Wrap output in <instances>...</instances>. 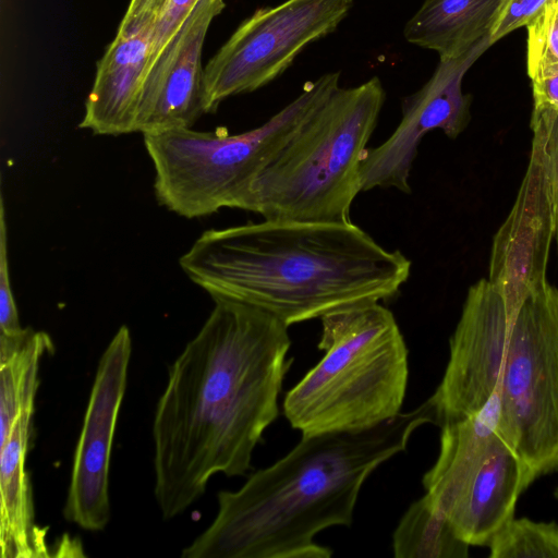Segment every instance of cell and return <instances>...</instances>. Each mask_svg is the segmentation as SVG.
<instances>
[{
	"instance_id": "obj_5",
	"label": "cell",
	"mask_w": 558,
	"mask_h": 558,
	"mask_svg": "<svg viewBox=\"0 0 558 558\" xmlns=\"http://www.w3.org/2000/svg\"><path fill=\"white\" fill-rule=\"evenodd\" d=\"M386 92L374 76L336 88L252 181L236 208L264 219L350 222Z\"/></svg>"
},
{
	"instance_id": "obj_28",
	"label": "cell",
	"mask_w": 558,
	"mask_h": 558,
	"mask_svg": "<svg viewBox=\"0 0 558 558\" xmlns=\"http://www.w3.org/2000/svg\"><path fill=\"white\" fill-rule=\"evenodd\" d=\"M166 0H131L117 34L128 36L154 24Z\"/></svg>"
},
{
	"instance_id": "obj_3",
	"label": "cell",
	"mask_w": 558,
	"mask_h": 558,
	"mask_svg": "<svg viewBox=\"0 0 558 558\" xmlns=\"http://www.w3.org/2000/svg\"><path fill=\"white\" fill-rule=\"evenodd\" d=\"M435 424L430 399L371 429L302 436L281 459L217 495L211 524L183 558H329L316 542L331 526H350L363 484L404 451L416 429Z\"/></svg>"
},
{
	"instance_id": "obj_1",
	"label": "cell",
	"mask_w": 558,
	"mask_h": 558,
	"mask_svg": "<svg viewBox=\"0 0 558 558\" xmlns=\"http://www.w3.org/2000/svg\"><path fill=\"white\" fill-rule=\"evenodd\" d=\"M169 368L153 422L154 495L163 520L183 513L216 474L243 476L279 415L292 359L289 326L225 296Z\"/></svg>"
},
{
	"instance_id": "obj_15",
	"label": "cell",
	"mask_w": 558,
	"mask_h": 558,
	"mask_svg": "<svg viewBox=\"0 0 558 558\" xmlns=\"http://www.w3.org/2000/svg\"><path fill=\"white\" fill-rule=\"evenodd\" d=\"M534 481L527 466L497 433L486 461L447 518L468 545L487 546L514 517L519 496Z\"/></svg>"
},
{
	"instance_id": "obj_16",
	"label": "cell",
	"mask_w": 558,
	"mask_h": 558,
	"mask_svg": "<svg viewBox=\"0 0 558 558\" xmlns=\"http://www.w3.org/2000/svg\"><path fill=\"white\" fill-rule=\"evenodd\" d=\"M500 386L477 412L439 426L438 457L422 483L425 493L446 515L468 490L489 454L498 433Z\"/></svg>"
},
{
	"instance_id": "obj_20",
	"label": "cell",
	"mask_w": 558,
	"mask_h": 558,
	"mask_svg": "<svg viewBox=\"0 0 558 558\" xmlns=\"http://www.w3.org/2000/svg\"><path fill=\"white\" fill-rule=\"evenodd\" d=\"M469 547L426 493L409 506L392 534L396 558H466Z\"/></svg>"
},
{
	"instance_id": "obj_27",
	"label": "cell",
	"mask_w": 558,
	"mask_h": 558,
	"mask_svg": "<svg viewBox=\"0 0 558 558\" xmlns=\"http://www.w3.org/2000/svg\"><path fill=\"white\" fill-rule=\"evenodd\" d=\"M535 105L558 110V61H541L527 66Z\"/></svg>"
},
{
	"instance_id": "obj_12",
	"label": "cell",
	"mask_w": 558,
	"mask_h": 558,
	"mask_svg": "<svg viewBox=\"0 0 558 558\" xmlns=\"http://www.w3.org/2000/svg\"><path fill=\"white\" fill-rule=\"evenodd\" d=\"M492 46L486 36L462 56L440 60L432 77L402 100V118L379 146L368 148L362 159V192L393 187L410 194V172L423 137L440 129L449 138L468 126L470 96L462 92V78L471 65Z\"/></svg>"
},
{
	"instance_id": "obj_24",
	"label": "cell",
	"mask_w": 558,
	"mask_h": 558,
	"mask_svg": "<svg viewBox=\"0 0 558 558\" xmlns=\"http://www.w3.org/2000/svg\"><path fill=\"white\" fill-rule=\"evenodd\" d=\"M198 0H166L154 23L148 69L174 36ZM147 73V72H146Z\"/></svg>"
},
{
	"instance_id": "obj_19",
	"label": "cell",
	"mask_w": 558,
	"mask_h": 558,
	"mask_svg": "<svg viewBox=\"0 0 558 558\" xmlns=\"http://www.w3.org/2000/svg\"><path fill=\"white\" fill-rule=\"evenodd\" d=\"M52 349L48 333L29 327L17 337H0V442L23 411H35L40 360Z\"/></svg>"
},
{
	"instance_id": "obj_2",
	"label": "cell",
	"mask_w": 558,
	"mask_h": 558,
	"mask_svg": "<svg viewBox=\"0 0 558 558\" xmlns=\"http://www.w3.org/2000/svg\"><path fill=\"white\" fill-rule=\"evenodd\" d=\"M214 296L257 306L287 326L395 298L410 259L350 222L264 219L209 229L179 260Z\"/></svg>"
},
{
	"instance_id": "obj_17",
	"label": "cell",
	"mask_w": 558,
	"mask_h": 558,
	"mask_svg": "<svg viewBox=\"0 0 558 558\" xmlns=\"http://www.w3.org/2000/svg\"><path fill=\"white\" fill-rule=\"evenodd\" d=\"M34 410L23 411L0 442V549L1 558L51 556L47 532L37 525L26 458Z\"/></svg>"
},
{
	"instance_id": "obj_21",
	"label": "cell",
	"mask_w": 558,
	"mask_h": 558,
	"mask_svg": "<svg viewBox=\"0 0 558 558\" xmlns=\"http://www.w3.org/2000/svg\"><path fill=\"white\" fill-rule=\"evenodd\" d=\"M487 546L489 558H558V524L513 517Z\"/></svg>"
},
{
	"instance_id": "obj_30",
	"label": "cell",
	"mask_w": 558,
	"mask_h": 558,
	"mask_svg": "<svg viewBox=\"0 0 558 558\" xmlns=\"http://www.w3.org/2000/svg\"><path fill=\"white\" fill-rule=\"evenodd\" d=\"M558 2V0H556Z\"/></svg>"
},
{
	"instance_id": "obj_25",
	"label": "cell",
	"mask_w": 558,
	"mask_h": 558,
	"mask_svg": "<svg viewBox=\"0 0 558 558\" xmlns=\"http://www.w3.org/2000/svg\"><path fill=\"white\" fill-rule=\"evenodd\" d=\"M533 109L542 116L546 130L548 175L555 215V243L558 250V110L535 104Z\"/></svg>"
},
{
	"instance_id": "obj_11",
	"label": "cell",
	"mask_w": 558,
	"mask_h": 558,
	"mask_svg": "<svg viewBox=\"0 0 558 558\" xmlns=\"http://www.w3.org/2000/svg\"><path fill=\"white\" fill-rule=\"evenodd\" d=\"M131 353V332L123 325L99 360L74 451L63 517L89 532L102 531L110 521V458Z\"/></svg>"
},
{
	"instance_id": "obj_9",
	"label": "cell",
	"mask_w": 558,
	"mask_h": 558,
	"mask_svg": "<svg viewBox=\"0 0 558 558\" xmlns=\"http://www.w3.org/2000/svg\"><path fill=\"white\" fill-rule=\"evenodd\" d=\"M532 146L515 201L493 238L488 280L504 298L509 323L523 302L547 282L555 215L542 116H531Z\"/></svg>"
},
{
	"instance_id": "obj_7",
	"label": "cell",
	"mask_w": 558,
	"mask_h": 558,
	"mask_svg": "<svg viewBox=\"0 0 558 558\" xmlns=\"http://www.w3.org/2000/svg\"><path fill=\"white\" fill-rule=\"evenodd\" d=\"M498 433L534 480L558 471V287L521 305L510 330Z\"/></svg>"
},
{
	"instance_id": "obj_23",
	"label": "cell",
	"mask_w": 558,
	"mask_h": 558,
	"mask_svg": "<svg viewBox=\"0 0 558 558\" xmlns=\"http://www.w3.org/2000/svg\"><path fill=\"white\" fill-rule=\"evenodd\" d=\"M25 328L21 326L17 306L12 293L9 251L8 227L3 197H0V337H17Z\"/></svg>"
},
{
	"instance_id": "obj_4",
	"label": "cell",
	"mask_w": 558,
	"mask_h": 558,
	"mask_svg": "<svg viewBox=\"0 0 558 558\" xmlns=\"http://www.w3.org/2000/svg\"><path fill=\"white\" fill-rule=\"evenodd\" d=\"M320 320L324 355L283 399L291 427L302 436L361 432L401 413L409 360L392 312L369 301Z\"/></svg>"
},
{
	"instance_id": "obj_13",
	"label": "cell",
	"mask_w": 558,
	"mask_h": 558,
	"mask_svg": "<svg viewBox=\"0 0 558 558\" xmlns=\"http://www.w3.org/2000/svg\"><path fill=\"white\" fill-rule=\"evenodd\" d=\"M223 0H198L146 73L136 121L142 134L191 128L203 108L202 54Z\"/></svg>"
},
{
	"instance_id": "obj_26",
	"label": "cell",
	"mask_w": 558,
	"mask_h": 558,
	"mask_svg": "<svg viewBox=\"0 0 558 558\" xmlns=\"http://www.w3.org/2000/svg\"><path fill=\"white\" fill-rule=\"evenodd\" d=\"M549 0H507L490 33L492 45L526 26Z\"/></svg>"
},
{
	"instance_id": "obj_14",
	"label": "cell",
	"mask_w": 558,
	"mask_h": 558,
	"mask_svg": "<svg viewBox=\"0 0 558 558\" xmlns=\"http://www.w3.org/2000/svg\"><path fill=\"white\" fill-rule=\"evenodd\" d=\"M153 32L150 24L128 36L116 35L97 62L81 129L97 135L136 132Z\"/></svg>"
},
{
	"instance_id": "obj_18",
	"label": "cell",
	"mask_w": 558,
	"mask_h": 558,
	"mask_svg": "<svg viewBox=\"0 0 558 558\" xmlns=\"http://www.w3.org/2000/svg\"><path fill=\"white\" fill-rule=\"evenodd\" d=\"M507 0H424L407 22L404 38L434 50L440 60L458 58L492 29Z\"/></svg>"
},
{
	"instance_id": "obj_10",
	"label": "cell",
	"mask_w": 558,
	"mask_h": 558,
	"mask_svg": "<svg viewBox=\"0 0 558 558\" xmlns=\"http://www.w3.org/2000/svg\"><path fill=\"white\" fill-rule=\"evenodd\" d=\"M511 326L504 298L483 278L466 293L442 378L429 397L435 425L482 409L501 384Z\"/></svg>"
},
{
	"instance_id": "obj_22",
	"label": "cell",
	"mask_w": 558,
	"mask_h": 558,
	"mask_svg": "<svg viewBox=\"0 0 558 558\" xmlns=\"http://www.w3.org/2000/svg\"><path fill=\"white\" fill-rule=\"evenodd\" d=\"M525 27L527 66L541 61H558V2L549 0Z\"/></svg>"
},
{
	"instance_id": "obj_6",
	"label": "cell",
	"mask_w": 558,
	"mask_h": 558,
	"mask_svg": "<svg viewBox=\"0 0 558 558\" xmlns=\"http://www.w3.org/2000/svg\"><path fill=\"white\" fill-rule=\"evenodd\" d=\"M340 72L307 82L301 94L264 124L220 134L178 128L144 135L160 205L185 218L236 208L252 181L299 124L339 87Z\"/></svg>"
},
{
	"instance_id": "obj_29",
	"label": "cell",
	"mask_w": 558,
	"mask_h": 558,
	"mask_svg": "<svg viewBox=\"0 0 558 558\" xmlns=\"http://www.w3.org/2000/svg\"><path fill=\"white\" fill-rule=\"evenodd\" d=\"M554 495H555L556 499L558 500V486H557V488L555 489Z\"/></svg>"
},
{
	"instance_id": "obj_8",
	"label": "cell",
	"mask_w": 558,
	"mask_h": 558,
	"mask_svg": "<svg viewBox=\"0 0 558 558\" xmlns=\"http://www.w3.org/2000/svg\"><path fill=\"white\" fill-rule=\"evenodd\" d=\"M353 4L354 0H286L257 9L206 64L204 112L276 80L306 46L336 31Z\"/></svg>"
}]
</instances>
